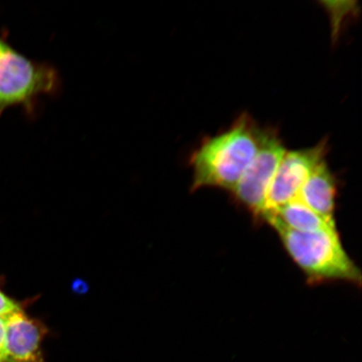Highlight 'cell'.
Here are the masks:
<instances>
[{"label":"cell","mask_w":362,"mask_h":362,"mask_svg":"<svg viewBox=\"0 0 362 362\" xmlns=\"http://www.w3.org/2000/svg\"><path fill=\"white\" fill-rule=\"evenodd\" d=\"M336 178L324 160L306 180L297 198L328 223L336 225Z\"/></svg>","instance_id":"7"},{"label":"cell","mask_w":362,"mask_h":362,"mask_svg":"<svg viewBox=\"0 0 362 362\" xmlns=\"http://www.w3.org/2000/svg\"><path fill=\"white\" fill-rule=\"evenodd\" d=\"M60 88L55 68L29 60L0 37V116L19 105L33 113L39 97L56 94Z\"/></svg>","instance_id":"3"},{"label":"cell","mask_w":362,"mask_h":362,"mask_svg":"<svg viewBox=\"0 0 362 362\" xmlns=\"http://www.w3.org/2000/svg\"><path fill=\"white\" fill-rule=\"evenodd\" d=\"M262 129L242 115L225 132L204 139L189 158L192 191L216 187L232 192L256 156Z\"/></svg>","instance_id":"1"},{"label":"cell","mask_w":362,"mask_h":362,"mask_svg":"<svg viewBox=\"0 0 362 362\" xmlns=\"http://www.w3.org/2000/svg\"><path fill=\"white\" fill-rule=\"evenodd\" d=\"M285 152L283 141L274 129H262L256 156L233 189L236 200L261 218L272 181Z\"/></svg>","instance_id":"4"},{"label":"cell","mask_w":362,"mask_h":362,"mask_svg":"<svg viewBox=\"0 0 362 362\" xmlns=\"http://www.w3.org/2000/svg\"><path fill=\"white\" fill-rule=\"evenodd\" d=\"M6 317L0 316V362H6Z\"/></svg>","instance_id":"10"},{"label":"cell","mask_w":362,"mask_h":362,"mask_svg":"<svg viewBox=\"0 0 362 362\" xmlns=\"http://www.w3.org/2000/svg\"><path fill=\"white\" fill-rule=\"evenodd\" d=\"M285 249L312 281L361 282V271L344 249L338 233L296 232L274 219H266Z\"/></svg>","instance_id":"2"},{"label":"cell","mask_w":362,"mask_h":362,"mask_svg":"<svg viewBox=\"0 0 362 362\" xmlns=\"http://www.w3.org/2000/svg\"><path fill=\"white\" fill-rule=\"evenodd\" d=\"M327 151V141L323 140L315 147L285 152L272 181L264 214L296 200Z\"/></svg>","instance_id":"5"},{"label":"cell","mask_w":362,"mask_h":362,"mask_svg":"<svg viewBox=\"0 0 362 362\" xmlns=\"http://www.w3.org/2000/svg\"><path fill=\"white\" fill-rule=\"evenodd\" d=\"M262 219H274L288 229L298 233H338L337 226L328 223L298 198L274 211L266 212Z\"/></svg>","instance_id":"8"},{"label":"cell","mask_w":362,"mask_h":362,"mask_svg":"<svg viewBox=\"0 0 362 362\" xmlns=\"http://www.w3.org/2000/svg\"><path fill=\"white\" fill-rule=\"evenodd\" d=\"M49 329L21 309L6 317V362H47L42 344Z\"/></svg>","instance_id":"6"},{"label":"cell","mask_w":362,"mask_h":362,"mask_svg":"<svg viewBox=\"0 0 362 362\" xmlns=\"http://www.w3.org/2000/svg\"><path fill=\"white\" fill-rule=\"evenodd\" d=\"M22 309L19 303L0 291V316L6 317Z\"/></svg>","instance_id":"9"}]
</instances>
